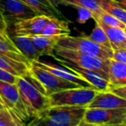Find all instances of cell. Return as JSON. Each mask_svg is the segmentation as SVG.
Segmentation results:
<instances>
[{
  "label": "cell",
  "instance_id": "cell-25",
  "mask_svg": "<svg viewBox=\"0 0 126 126\" xmlns=\"http://www.w3.org/2000/svg\"><path fill=\"white\" fill-rule=\"evenodd\" d=\"M0 126H24V125L6 109L0 111Z\"/></svg>",
  "mask_w": 126,
  "mask_h": 126
},
{
  "label": "cell",
  "instance_id": "cell-17",
  "mask_svg": "<svg viewBox=\"0 0 126 126\" xmlns=\"http://www.w3.org/2000/svg\"><path fill=\"white\" fill-rule=\"evenodd\" d=\"M10 39L14 42V44L16 46V47L21 51V53L29 60L30 63L32 61H34V60L40 59L41 55L36 49L33 41L28 36H16V35H14L13 38Z\"/></svg>",
  "mask_w": 126,
  "mask_h": 126
},
{
  "label": "cell",
  "instance_id": "cell-29",
  "mask_svg": "<svg viewBox=\"0 0 126 126\" xmlns=\"http://www.w3.org/2000/svg\"><path fill=\"white\" fill-rule=\"evenodd\" d=\"M108 91L115 94L118 96L126 100V86H119V87H113L109 86Z\"/></svg>",
  "mask_w": 126,
  "mask_h": 126
},
{
  "label": "cell",
  "instance_id": "cell-14",
  "mask_svg": "<svg viewBox=\"0 0 126 126\" xmlns=\"http://www.w3.org/2000/svg\"><path fill=\"white\" fill-rule=\"evenodd\" d=\"M62 65H63L66 68L71 70L77 75H79L81 78L88 81L89 84H91L94 87L95 90L97 91H107L109 88L110 83L107 80L103 78L99 74L95 73L94 71H92L89 70H86V69L80 68L78 66L75 65L68 64V63H61Z\"/></svg>",
  "mask_w": 126,
  "mask_h": 126
},
{
  "label": "cell",
  "instance_id": "cell-11",
  "mask_svg": "<svg viewBox=\"0 0 126 126\" xmlns=\"http://www.w3.org/2000/svg\"><path fill=\"white\" fill-rule=\"evenodd\" d=\"M50 16L37 15L31 18L22 20L13 25L14 35L16 36H33L40 34L48 22Z\"/></svg>",
  "mask_w": 126,
  "mask_h": 126
},
{
  "label": "cell",
  "instance_id": "cell-18",
  "mask_svg": "<svg viewBox=\"0 0 126 126\" xmlns=\"http://www.w3.org/2000/svg\"><path fill=\"white\" fill-rule=\"evenodd\" d=\"M108 81L110 86H126V63L110 59Z\"/></svg>",
  "mask_w": 126,
  "mask_h": 126
},
{
  "label": "cell",
  "instance_id": "cell-34",
  "mask_svg": "<svg viewBox=\"0 0 126 126\" xmlns=\"http://www.w3.org/2000/svg\"><path fill=\"white\" fill-rule=\"evenodd\" d=\"M121 126H126V115H125V120H124V122H123V124H122V125H121Z\"/></svg>",
  "mask_w": 126,
  "mask_h": 126
},
{
  "label": "cell",
  "instance_id": "cell-22",
  "mask_svg": "<svg viewBox=\"0 0 126 126\" xmlns=\"http://www.w3.org/2000/svg\"><path fill=\"white\" fill-rule=\"evenodd\" d=\"M30 65L17 61L11 58L0 55V68L16 76H22L28 73Z\"/></svg>",
  "mask_w": 126,
  "mask_h": 126
},
{
  "label": "cell",
  "instance_id": "cell-33",
  "mask_svg": "<svg viewBox=\"0 0 126 126\" xmlns=\"http://www.w3.org/2000/svg\"><path fill=\"white\" fill-rule=\"evenodd\" d=\"M0 35H2V36H4V37H9L10 35L8 34V33H4L3 31H2V29L0 28Z\"/></svg>",
  "mask_w": 126,
  "mask_h": 126
},
{
  "label": "cell",
  "instance_id": "cell-21",
  "mask_svg": "<svg viewBox=\"0 0 126 126\" xmlns=\"http://www.w3.org/2000/svg\"><path fill=\"white\" fill-rule=\"evenodd\" d=\"M0 55L11 58L17 61L25 63L28 65L31 64L29 60L18 50V48L14 44L10 36L4 37L0 35Z\"/></svg>",
  "mask_w": 126,
  "mask_h": 126
},
{
  "label": "cell",
  "instance_id": "cell-36",
  "mask_svg": "<svg viewBox=\"0 0 126 126\" xmlns=\"http://www.w3.org/2000/svg\"><path fill=\"white\" fill-rule=\"evenodd\" d=\"M124 30H125V35H126V28H125V29H124Z\"/></svg>",
  "mask_w": 126,
  "mask_h": 126
},
{
  "label": "cell",
  "instance_id": "cell-8",
  "mask_svg": "<svg viewBox=\"0 0 126 126\" xmlns=\"http://www.w3.org/2000/svg\"><path fill=\"white\" fill-rule=\"evenodd\" d=\"M28 71L43 87L47 96L53 93L62 91V90L74 88H81L75 83L62 79L58 76L53 75L51 72L43 70L41 68H39L35 65L30 64Z\"/></svg>",
  "mask_w": 126,
  "mask_h": 126
},
{
  "label": "cell",
  "instance_id": "cell-6",
  "mask_svg": "<svg viewBox=\"0 0 126 126\" xmlns=\"http://www.w3.org/2000/svg\"><path fill=\"white\" fill-rule=\"evenodd\" d=\"M126 109H101L87 107L79 126H121Z\"/></svg>",
  "mask_w": 126,
  "mask_h": 126
},
{
  "label": "cell",
  "instance_id": "cell-23",
  "mask_svg": "<svg viewBox=\"0 0 126 126\" xmlns=\"http://www.w3.org/2000/svg\"><path fill=\"white\" fill-rule=\"evenodd\" d=\"M99 6L105 12L114 16L126 26V11L121 9L111 0H97Z\"/></svg>",
  "mask_w": 126,
  "mask_h": 126
},
{
  "label": "cell",
  "instance_id": "cell-9",
  "mask_svg": "<svg viewBox=\"0 0 126 126\" xmlns=\"http://www.w3.org/2000/svg\"><path fill=\"white\" fill-rule=\"evenodd\" d=\"M0 9L8 26L38 15L21 0H0Z\"/></svg>",
  "mask_w": 126,
  "mask_h": 126
},
{
  "label": "cell",
  "instance_id": "cell-24",
  "mask_svg": "<svg viewBox=\"0 0 126 126\" xmlns=\"http://www.w3.org/2000/svg\"><path fill=\"white\" fill-rule=\"evenodd\" d=\"M88 37H89L90 40L96 42L97 44H100V45L103 46V47H106L111 49V44H110L109 40H108L106 33H105L103 28H101L100 25L97 22H95L94 28L93 29L92 33H90V35H88Z\"/></svg>",
  "mask_w": 126,
  "mask_h": 126
},
{
  "label": "cell",
  "instance_id": "cell-13",
  "mask_svg": "<svg viewBox=\"0 0 126 126\" xmlns=\"http://www.w3.org/2000/svg\"><path fill=\"white\" fill-rule=\"evenodd\" d=\"M55 5H64L88 12L94 21L99 20L104 10L100 9L97 0H51Z\"/></svg>",
  "mask_w": 126,
  "mask_h": 126
},
{
  "label": "cell",
  "instance_id": "cell-31",
  "mask_svg": "<svg viewBox=\"0 0 126 126\" xmlns=\"http://www.w3.org/2000/svg\"><path fill=\"white\" fill-rule=\"evenodd\" d=\"M111 1L114 2L118 6L126 11V0H111Z\"/></svg>",
  "mask_w": 126,
  "mask_h": 126
},
{
  "label": "cell",
  "instance_id": "cell-12",
  "mask_svg": "<svg viewBox=\"0 0 126 126\" xmlns=\"http://www.w3.org/2000/svg\"><path fill=\"white\" fill-rule=\"evenodd\" d=\"M88 107L101 109H126V100L110 91H98Z\"/></svg>",
  "mask_w": 126,
  "mask_h": 126
},
{
  "label": "cell",
  "instance_id": "cell-3",
  "mask_svg": "<svg viewBox=\"0 0 126 126\" xmlns=\"http://www.w3.org/2000/svg\"><path fill=\"white\" fill-rule=\"evenodd\" d=\"M86 108L67 106H50L33 123L41 126H79Z\"/></svg>",
  "mask_w": 126,
  "mask_h": 126
},
{
  "label": "cell",
  "instance_id": "cell-20",
  "mask_svg": "<svg viewBox=\"0 0 126 126\" xmlns=\"http://www.w3.org/2000/svg\"><path fill=\"white\" fill-rule=\"evenodd\" d=\"M42 35L48 36L63 37L70 34V29L69 28V22L63 19H58L55 17H50L48 22L42 30Z\"/></svg>",
  "mask_w": 126,
  "mask_h": 126
},
{
  "label": "cell",
  "instance_id": "cell-37",
  "mask_svg": "<svg viewBox=\"0 0 126 126\" xmlns=\"http://www.w3.org/2000/svg\"><path fill=\"white\" fill-rule=\"evenodd\" d=\"M102 126H109V125H102Z\"/></svg>",
  "mask_w": 126,
  "mask_h": 126
},
{
  "label": "cell",
  "instance_id": "cell-10",
  "mask_svg": "<svg viewBox=\"0 0 126 126\" xmlns=\"http://www.w3.org/2000/svg\"><path fill=\"white\" fill-rule=\"evenodd\" d=\"M31 64L35 65V66L41 68L45 70L52 73L53 75L58 76V77L62 78L63 80H66L70 82H73L75 84L78 85L81 88H94V87L91 84L88 82L87 81H85L83 78H81L79 75H77L74 71H72L71 70L66 68V67H60L58 65L53 64V63H48L46 61H40L39 60H34V61L31 62Z\"/></svg>",
  "mask_w": 126,
  "mask_h": 126
},
{
  "label": "cell",
  "instance_id": "cell-4",
  "mask_svg": "<svg viewBox=\"0 0 126 126\" xmlns=\"http://www.w3.org/2000/svg\"><path fill=\"white\" fill-rule=\"evenodd\" d=\"M56 47L93 55L102 59H111L112 58V49L97 44L88 36H71L69 34L60 37Z\"/></svg>",
  "mask_w": 126,
  "mask_h": 126
},
{
  "label": "cell",
  "instance_id": "cell-5",
  "mask_svg": "<svg viewBox=\"0 0 126 126\" xmlns=\"http://www.w3.org/2000/svg\"><path fill=\"white\" fill-rule=\"evenodd\" d=\"M97 90L87 88H74L53 93L48 95L50 106H67L88 107Z\"/></svg>",
  "mask_w": 126,
  "mask_h": 126
},
{
  "label": "cell",
  "instance_id": "cell-7",
  "mask_svg": "<svg viewBox=\"0 0 126 126\" xmlns=\"http://www.w3.org/2000/svg\"><path fill=\"white\" fill-rule=\"evenodd\" d=\"M0 97L7 110L23 125L32 118L22 102L16 84L0 81Z\"/></svg>",
  "mask_w": 126,
  "mask_h": 126
},
{
  "label": "cell",
  "instance_id": "cell-27",
  "mask_svg": "<svg viewBox=\"0 0 126 126\" xmlns=\"http://www.w3.org/2000/svg\"><path fill=\"white\" fill-rule=\"evenodd\" d=\"M17 78H18V76L12 75V74L9 73V72L5 71L4 70L0 68V81L12 83V84H16L17 81Z\"/></svg>",
  "mask_w": 126,
  "mask_h": 126
},
{
  "label": "cell",
  "instance_id": "cell-28",
  "mask_svg": "<svg viewBox=\"0 0 126 126\" xmlns=\"http://www.w3.org/2000/svg\"><path fill=\"white\" fill-rule=\"evenodd\" d=\"M111 59L119 63H126V49H118L113 50Z\"/></svg>",
  "mask_w": 126,
  "mask_h": 126
},
{
  "label": "cell",
  "instance_id": "cell-35",
  "mask_svg": "<svg viewBox=\"0 0 126 126\" xmlns=\"http://www.w3.org/2000/svg\"><path fill=\"white\" fill-rule=\"evenodd\" d=\"M31 126H41V125H40L39 124H37V123H33Z\"/></svg>",
  "mask_w": 126,
  "mask_h": 126
},
{
  "label": "cell",
  "instance_id": "cell-15",
  "mask_svg": "<svg viewBox=\"0 0 126 126\" xmlns=\"http://www.w3.org/2000/svg\"><path fill=\"white\" fill-rule=\"evenodd\" d=\"M37 12L38 15L63 19L62 13L51 0H21Z\"/></svg>",
  "mask_w": 126,
  "mask_h": 126
},
{
  "label": "cell",
  "instance_id": "cell-2",
  "mask_svg": "<svg viewBox=\"0 0 126 126\" xmlns=\"http://www.w3.org/2000/svg\"><path fill=\"white\" fill-rule=\"evenodd\" d=\"M52 58L60 63H68L94 71L108 81L110 59H102L93 55L85 54L74 50H69L58 47L54 48V56Z\"/></svg>",
  "mask_w": 126,
  "mask_h": 126
},
{
  "label": "cell",
  "instance_id": "cell-19",
  "mask_svg": "<svg viewBox=\"0 0 126 126\" xmlns=\"http://www.w3.org/2000/svg\"><path fill=\"white\" fill-rule=\"evenodd\" d=\"M95 22H98L105 31L108 40H109L110 44H111L112 51L118 50V49H126V35L125 30L107 26L102 22H98V21H95Z\"/></svg>",
  "mask_w": 126,
  "mask_h": 126
},
{
  "label": "cell",
  "instance_id": "cell-26",
  "mask_svg": "<svg viewBox=\"0 0 126 126\" xmlns=\"http://www.w3.org/2000/svg\"><path fill=\"white\" fill-rule=\"evenodd\" d=\"M98 22H100L102 23L106 24L107 26L113 27V28H121V29H125L126 26L123 22H121L120 21H118L117 18H115L114 16H111L110 14L106 13V12H103V14L100 16L99 20H97Z\"/></svg>",
  "mask_w": 126,
  "mask_h": 126
},
{
  "label": "cell",
  "instance_id": "cell-30",
  "mask_svg": "<svg viewBox=\"0 0 126 126\" xmlns=\"http://www.w3.org/2000/svg\"><path fill=\"white\" fill-rule=\"evenodd\" d=\"M0 28H1L2 31H3L4 33H8V32H7L8 24L6 23L4 18H3V14H2V11H1V9H0ZM8 34H9V33H8Z\"/></svg>",
  "mask_w": 126,
  "mask_h": 126
},
{
  "label": "cell",
  "instance_id": "cell-1",
  "mask_svg": "<svg viewBox=\"0 0 126 126\" xmlns=\"http://www.w3.org/2000/svg\"><path fill=\"white\" fill-rule=\"evenodd\" d=\"M16 84L29 115L34 120L40 118L50 107L49 98L43 87L29 71L25 75L18 76Z\"/></svg>",
  "mask_w": 126,
  "mask_h": 126
},
{
  "label": "cell",
  "instance_id": "cell-16",
  "mask_svg": "<svg viewBox=\"0 0 126 126\" xmlns=\"http://www.w3.org/2000/svg\"><path fill=\"white\" fill-rule=\"evenodd\" d=\"M33 41V45L39 51L41 56H54V48L56 47L57 43L60 37L58 36H48V35H33L28 36Z\"/></svg>",
  "mask_w": 126,
  "mask_h": 126
},
{
  "label": "cell",
  "instance_id": "cell-32",
  "mask_svg": "<svg viewBox=\"0 0 126 126\" xmlns=\"http://www.w3.org/2000/svg\"><path fill=\"white\" fill-rule=\"evenodd\" d=\"M6 106H4V104H3V101L2 100L1 97H0V111H3V110H6Z\"/></svg>",
  "mask_w": 126,
  "mask_h": 126
}]
</instances>
